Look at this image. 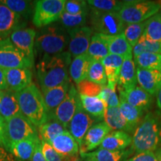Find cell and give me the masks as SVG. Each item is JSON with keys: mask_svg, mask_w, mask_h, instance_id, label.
<instances>
[{"mask_svg": "<svg viewBox=\"0 0 161 161\" xmlns=\"http://www.w3.org/2000/svg\"><path fill=\"white\" fill-rule=\"evenodd\" d=\"M69 52L56 55H43L37 65V76L42 90L55 87L69 80L72 62Z\"/></svg>", "mask_w": 161, "mask_h": 161, "instance_id": "obj_1", "label": "cell"}, {"mask_svg": "<svg viewBox=\"0 0 161 161\" xmlns=\"http://www.w3.org/2000/svg\"><path fill=\"white\" fill-rule=\"evenodd\" d=\"M132 149L137 153L154 152L161 146V117L149 112L144 116L132 136Z\"/></svg>", "mask_w": 161, "mask_h": 161, "instance_id": "obj_2", "label": "cell"}, {"mask_svg": "<svg viewBox=\"0 0 161 161\" xmlns=\"http://www.w3.org/2000/svg\"><path fill=\"white\" fill-rule=\"evenodd\" d=\"M20 111L24 116L37 128L45 123L49 114L44 103L43 95L35 84L16 92Z\"/></svg>", "mask_w": 161, "mask_h": 161, "instance_id": "obj_3", "label": "cell"}, {"mask_svg": "<svg viewBox=\"0 0 161 161\" xmlns=\"http://www.w3.org/2000/svg\"><path fill=\"white\" fill-rule=\"evenodd\" d=\"M69 43L68 31L60 24H51L41 28L36 35V48L43 55H53L64 52Z\"/></svg>", "mask_w": 161, "mask_h": 161, "instance_id": "obj_4", "label": "cell"}, {"mask_svg": "<svg viewBox=\"0 0 161 161\" xmlns=\"http://www.w3.org/2000/svg\"><path fill=\"white\" fill-rule=\"evenodd\" d=\"M5 147L8 151L14 143L29 138L39 137L36 126L23 114H18L5 121Z\"/></svg>", "mask_w": 161, "mask_h": 161, "instance_id": "obj_5", "label": "cell"}, {"mask_svg": "<svg viewBox=\"0 0 161 161\" xmlns=\"http://www.w3.org/2000/svg\"><path fill=\"white\" fill-rule=\"evenodd\" d=\"M160 8V4L155 2L125 1L118 13L125 24L138 23L146 21L157 14Z\"/></svg>", "mask_w": 161, "mask_h": 161, "instance_id": "obj_6", "label": "cell"}, {"mask_svg": "<svg viewBox=\"0 0 161 161\" xmlns=\"http://www.w3.org/2000/svg\"><path fill=\"white\" fill-rule=\"evenodd\" d=\"M90 21L92 31L104 35H116L123 33L125 24L118 12L101 11L90 8Z\"/></svg>", "mask_w": 161, "mask_h": 161, "instance_id": "obj_7", "label": "cell"}, {"mask_svg": "<svg viewBox=\"0 0 161 161\" xmlns=\"http://www.w3.org/2000/svg\"><path fill=\"white\" fill-rule=\"evenodd\" d=\"M65 0H39L35 1L34 11V25L43 28L59 20L64 12Z\"/></svg>", "mask_w": 161, "mask_h": 161, "instance_id": "obj_8", "label": "cell"}, {"mask_svg": "<svg viewBox=\"0 0 161 161\" xmlns=\"http://www.w3.org/2000/svg\"><path fill=\"white\" fill-rule=\"evenodd\" d=\"M79 102L80 96L78 90L73 84L70 83L69 90L64 100L49 115L53 116L67 129L70 121L75 115Z\"/></svg>", "mask_w": 161, "mask_h": 161, "instance_id": "obj_9", "label": "cell"}, {"mask_svg": "<svg viewBox=\"0 0 161 161\" xmlns=\"http://www.w3.org/2000/svg\"><path fill=\"white\" fill-rule=\"evenodd\" d=\"M32 62L23 52L18 50L12 44L0 47V68L4 70L25 68L30 69Z\"/></svg>", "mask_w": 161, "mask_h": 161, "instance_id": "obj_10", "label": "cell"}, {"mask_svg": "<svg viewBox=\"0 0 161 161\" xmlns=\"http://www.w3.org/2000/svg\"><path fill=\"white\" fill-rule=\"evenodd\" d=\"M95 122L96 121L84 110L80 101L75 115L73 116L68 126L69 132L78 142L79 148L83 142L86 132L93 125Z\"/></svg>", "mask_w": 161, "mask_h": 161, "instance_id": "obj_11", "label": "cell"}, {"mask_svg": "<svg viewBox=\"0 0 161 161\" xmlns=\"http://www.w3.org/2000/svg\"><path fill=\"white\" fill-rule=\"evenodd\" d=\"M37 33L33 29L20 28L10 35L12 45L23 52L32 62L35 60V45Z\"/></svg>", "mask_w": 161, "mask_h": 161, "instance_id": "obj_12", "label": "cell"}, {"mask_svg": "<svg viewBox=\"0 0 161 161\" xmlns=\"http://www.w3.org/2000/svg\"><path fill=\"white\" fill-rule=\"evenodd\" d=\"M92 31V28L85 25L68 30L69 37V52L72 56L75 58L87 52Z\"/></svg>", "mask_w": 161, "mask_h": 161, "instance_id": "obj_13", "label": "cell"}, {"mask_svg": "<svg viewBox=\"0 0 161 161\" xmlns=\"http://www.w3.org/2000/svg\"><path fill=\"white\" fill-rule=\"evenodd\" d=\"M110 130L111 129L104 122H100L93 125L86 132L83 142L80 146L79 151L80 155L96 149L100 146Z\"/></svg>", "mask_w": 161, "mask_h": 161, "instance_id": "obj_14", "label": "cell"}, {"mask_svg": "<svg viewBox=\"0 0 161 161\" xmlns=\"http://www.w3.org/2000/svg\"><path fill=\"white\" fill-rule=\"evenodd\" d=\"M8 90L18 92L32 84V73L30 69L19 68L5 70Z\"/></svg>", "mask_w": 161, "mask_h": 161, "instance_id": "obj_15", "label": "cell"}, {"mask_svg": "<svg viewBox=\"0 0 161 161\" xmlns=\"http://www.w3.org/2000/svg\"><path fill=\"white\" fill-rule=\"evenodd\" d=\"M137 83L150 95H156L161 88V72L136 66Z\"/></svg>", "mask_w": 161, "mask_h": 161, "instance_id": "obj_16", "label": "cell"}, {"mask_svg": "<svg viewBox=\"0 0 161 161\" xmlns=\"http://www.w3.org/2000/svg\"><path fill=\"white\" fill-rule=\"evenodd\" d=\"M119 98L143 111L149 109L153 102L152 96L137 86L128 91H119Z\"/></svg>", "mask_w": 161, "mask_h": 161, "instance_id": "obj_17", "label": "cell"}, {"mask_svg": "<svg viewBox=\"0 0 161 161\" xmlns=\"http://www.w3.org/2000/svg\"><path fill=\"white\" fill-rule=\"evenodd\" d=\"M23 24L21 17L19 16L7 6L0 3V36L9 37L14 31L20 29Z\"/></svg>", "mask_w": 161, "mask_h": 161, "instance_id": "obj_18", "label": "cell"}, {"mask_svg": "<svg viewBox=\"0 0 161 161\" xmlns=\"http://www.w3.org/2000/svg\"><path fill=\"white\" fill-rule=\"evenodd\" d=\"M50 145L58 154L65 158L77 155L79 152L78 142L67 130L54 139Z\"/></svg>", "mask_w": 161, "mask_h": 161, "instance_id": "obj_19", "label": "cell"}, {"mask_svg": "<svg viewBox=\"0 0 161 161\" xmlns=\"http://www.w3.org/2000/svg\"><path fill=\"white\" fill-rule=\"evenodd\" d=\"M124 59L121 56L109 54L103 58L101 62L104 68L105 75L108 80L107 86L111 90H116L119 76L121 67Z\"/></svg>", "mask_w": 161, "mask_h": 161, "instance_id": "obj_20", "label": "cell"}, {"mask_svg": "<svg viewBox=\"0 0 161 161\" xmlns=\"http://www.w3.org/2000/svg\"><path fill=\"white\" fill-rule=\"evenodd\" d=\"M137 84L136 66L132 58L124 59L117 83L119 91H128Z\"/></svg>", "mask_w": 161, "mask_h": 161, "instance_id": "obj_21", "label": "cell"}, {"mask_svg": "<svg viewBox=\"0 0 161 161\" xmlns=\"http://www.w3.org/2000/svg\"><path fill=\"white\" fill-rule=\"evenodd\" d=\"M70 85V81L65 82L60 85L50 89L42 90L44 103L49 114L53 112L65 98Z\"/></svg>", "mask_w": 161, "mask_h": 161, "instance_id": "obj_22", "label": "cell"}, {"mask_svg": "<svg viewBox=\"0 0 161 161\" xmlns=\"http://www.w3.org/2000/svg\"><path fill=\"white\" fill-rule=\"evenodd\" d=\"M132 137L127 132L114 130L105 136L100 148L109 151H123L131 144Z\"/></svg>", "mask_w": 161, "mask_h": 161, "instance_id": "obj_23", "label": "cell"}, {"mask_svg": "<svg viewBox=\"0 0 161 161\" xmlns=\"http://www.w3.org/2000/svg\"><path fill=\"white\" fill-rule=\"evenodd\" d=\"M109 54L121 56L123 59L133 58V49L127 41L124 34L116 35H106Z\"/></svg>", "mask_w": 161, "mask_h": 161, "instance_id": "obj_24", "label": "cell"}, {"mask_svg": "<svg viewBox=\"0 0 161 161\" xmlns=\"http://www.w3.org/2000/svg\"><path fill=\"white\" fill-rule=\"evenodd\" d=\"M92 60L91 58L86 53L77 56L72 59L69 68V73L76 84L86 79Z\"/></svg>", "mask_w": 161, "mask_h": 161, "instance_id": "obj_25", "label": "cell"}, {"mask_svg": "<svg viewBox=\"0 0 161 161\" xmlns=\"http://www.w3.org/2000/svg\"><path fill=\"white\" fill-rule=\"evenodd\" d=\"M17 93L11 90H2L0 115L5 121L18 114H21Z\"/></svg>", "mask_w": 161, "mask_h": 161, "instance_id": "obj_26", "label": "cell"}, {"mask_svg": "<svg viewBox=\"0 0 161 161\" xmlns=\"http://www.w3.org/2000/svg\"><path fill=\"white\" fill-rule=\"evenodd\" d=\"M80 101L84 110L96 122H100L104 119V114L107 106L102 99L98 96L90 97V96H80Z\"/></svg>", "mask_w": 161, "mask_h": 161, "instance_id": "obj_27", "label": "cell"}, {"mask_svg": "<svg viewBox=\"0 0 161 161\" xmlns=\"http://www.w3.org/2000/svg\"><path fill=\"white\" fill-rule=\"evenodd\" d=\"M40 140V137L29 138L21 140L12 145L9 152L21 160H31L36 145Z\"/></svg>", "mask_w": 161, "mask_h": 161, "instance_id": "obj_28", "label": "cell"}, {"mask_svg": "<svg viewBox=\"0 0 161 161\" xmlns=\"http://www.w3.org/2000/svg\"><path fill=\"white\" fill-rule=\"evenodd\" d=\"M66 129L53 116L49 115V119L45 123L38 127V135L41 141L51 144L54 139L64 133Z\"/></svg>", "mask_w": 161, "mask_h": 161, "instance_id": "obj_29", "label": "cell"}, {"mask_svg": "<svg viewBox=\"0 0 161 161\" xmlns=\"http://www.w3.org/2000/svg\"><path fill=\"white\" fill-rule=\"evenodd\" d=\"M104 122L111 130H122L125 132H131L130 128L125 119L123 117L119 107L109 108L107 107L104 114Z\"/></svg>", "mask_w": 161, "mask_h": 161, "instance_id": "obj_30", "label": "cell"}, {"mask_svg": "<svg viewBox=\"0 0 161 161\" xmlns=\"http://www.w3.org/2000/svg\"><path fill=\"white\" fill-rule=\"evenodd\" d=\"M86 54L91 58L92 60L100 61L109 55L106 35L94 33L91 37Z\"/></svg>", "mask_w": 161, "mask_h": 161, "instance_id": "obj_31", "label": "cell"}, {"mask_svg": "<svg viewBox=\"0 0 161 161\" xmlns=\"http://www.w3.org/2000/svg\"><path fill=\"white\" fill-rule=\"evenodd\" d=\"M125 151H109L99 148L93 152H88L80 155L85 161H121L126 155Z\"/></svg>", "mask_w": 161, "mask_h": 161, "instance_id": "obj_32", "label": "cell"}, {"mask_svg": "<svg viewBox=\"0 0 161 161\" xmlns=\"http://www.w3.org/2000/svg\"><path fill=\"white\" fill-rule=\"evenodd\" d=\"M119 102L120 103L119 108L122 116L125 119L130 128L133 130H136L141 121L142 120L144 111L140 108H137L131 105V104H128L123 99L119 98Z\"/></svg>", "mask_w": 161, "mask_h": 161, "instance_id": "obj_33", "label": "cell"}, {"mask_svg": "<svg viewBox=\"0 0 161 161\" xmlns=\"http://www.w3.org/2000/svg\"><path fill=\"white\" fill-rule=\"evenodd\" d=\"M0 3L7 6L10 10L25 19H28L34 14L35 2L25 0H1Z\"/></svg>", "mask_w": 161, "mask_h": 161, "instance_id": "obj_34", "label": "cell"}, {"mask_svg": "<svg viewBox=\"0 0 161 161\" xmlns=\"http://www.w3.org/2000/svg\"><path fill=\"white\" fill-rule=\"evenodd\" d=\"M134 61L135 66L138 67L161 72V54L142 53L137 57L134 58Z\"/></svg>", "mask_w": 161, "mask_h": 161, "instance_id": "obj_35", "label": "cell"}, {"mask_svg": "<svg viewBox=\"0 0 161 161\" xmlns=\"http://www.w3.org/2000/svg\"><path fill=\"white\" fill-rule=\"evenodd\" d=\"M146 52L161 54V42L151 40L142 34L138 43L133 48V56L134 58L137 57L140 54Z\"/></svg>", "mask_w": 161, "mask_h": 161, "instance_id": "obj_36", "label": "cell"}, {"mask_svg": "<svg viewBox=\"0 0 161 161\" xmlns=\"http://www.w3.org/2000/svg\"><path fill=\"white\" fill-rule=\"evenodd\" d=\"M89 13H82L78 14H70L64 11L60 16L59 22L64 28L67 30L76 29L84 26L86 22V17Z\"/></svg>", "mask_w": 161, "mask_h": 161, "instance_id": "obj_37", "label": "cell"}, {"mask_svg": "<svg viewBox=\"0 0 161 161\" xmlns=\"http://www.w3.org/2000/svg\"><path fill=\"white\" fill-rule=\"evenodd\" d=\"M147 24L146 21L138 23H131L127 24L125 27L123 34L125 37L127 41L131 46L132 49L138 43L139 40L144 33Z\"/></svg>", "mask_w": 161, "mask_h": 161, "instance_id": "obj_38", "label": "cell"}, {"mask_svg": "<svg viewBox=\"0 0 161 161\" xmlns=\"http://www.w3.org/2000/svg\"><path fill=\"white\" fill-rule=\"evenodd\" d=\"M143 35L153 41L161 42V13H158L147 20Z\"/></svg>", "mask_w": 161, "mask_h": 161, "instance_id": "obj_39", "label": "cell"}, {"mask_svg": "<svg viewBox=\"0 0 161 161\" xmlns=\"http://www.w3.org/2000/svg\"><path fill=\"white\" fill-rule=\"evenodd\" d=\"M86 79L100 85H107L108 80L105 75L104 68L100 60H92Z\"/></svg>", "mask_w": 161, "mask_h": 161, "instance_id": "obj_40", "label": "cell"}, {"mask_svg": "<svg viewBox=\"0 0 161 161\" xmlns=\"http://www.w3.org/2000/svg\"><path fill=\"white\" fill-rule=\"evenodd\" d=\"M125 1L116 0H88L86 1L90 8L101 11L119 12L123 7Z\"/></svg>", "mask_w": 161, "mask_h": 161, "instance_id": "obj_41", "label": "cell"}, {"mask_svg": "<svg viewBox=\"0 0 161 161\" xmlns=\"http://www.w3.org/2000/svg\"><path fill=\"white\" fill-rule=\"evenodd\" d=\"M103 85L96 84L94 82L85 79L77 84V90L80 96L95 97L98 96L102 91Z\"/></svg>", "mask_w": 161, "mask_h": 161, "instance_id": "obj_42", "label": "cell"}, {"mask_svg": "<svg viewBox=\"0 0 161 161\" xmlns=\"http://www.w3.org/2000/svg\"><path fill=\"white\" fill-rule=\"evenodd\" d=\"M89 9L86 1L69 0L65 1L64 11L70 14H78L82 13H89Z\"/></svg>", "mask_w": 161, "mask_h": 161, "instance_id": "obj_43", "label": "cell"}, {"mask_svg": "<svg viewBox=\"0 0 161 161\" xmlns=\"http://www.w3.org/2000/svg\"><path fill=\"white\" fill-rule=\"evenodd\" d=\"M98 97L103 101L107 107L115 108L119 106V98L118 97L116 90H111L107 85L103 86V88Z\"/></svg>", "mask_w": 161, "mask_h": 161, "instance_id": "obj_44", "label": "cell"}, {"mask_svg": "<svg viewBox=\"0 0 161 161\" xmlns=\"http://www.w3.org/2000/svg\"><path fill=\"white\" fill-rule=\"evenodd\" d=\"M42 151L46 161H66V158L56 152L53 147L45 141H41Z\"/></svg>", "mask_w": 161, "mask_h": 161, "instance_id": "obj_45", "label": "cell"}, {"mask_svg": "<svg viewBox=\"0 0 161 161\" xmlns=\"http://www.w3.org/2000/svg\"><path fill=\"white\" fill-rule=\"evenodd\" d=\"M127 161H158L156 154L152 152H146L136 154Z\"/></svg>", "mask_w": 161, "mask_h": 161, "instance_id": "obj_46", "label": "cell"}, {"mask_svg": "<svg viewBox=\"0 0 161 161\" xmlns=\"http://www.w3.org/2000/svg\"><path fill=\"white\" fill-rule=\"evenodd\" d=\"M31 161H46L45 157L43 155V151H42L41 140H40L36 145L35 152L32 156Z\"/></svg>", "mask_w": 161, "mask_h": 161, "instance_id": "obj_47", "label": "cell"}, {"mask_svg": "<svg viewBox=\"0 0 161 161\" xmlns=\"http://www.w3.org/2000/svg\"><path fill=\"white\" fill-rule=\"evenodd\" d=\"M5 120L0 115V146L5 147Z\"/></svg>", "mask_w": 161, "mask_h": 161, "instance_id": "obj_48", "label": "cell"}, {"mask_svg": "<svg viewBox=\"0 0 161 161\" xmlns=\"http://www.w3.org/2000/svg\"><path fill=\"white\" fill-rule=\"evenodd\" d=\"M8 90V86L5 80V70L0 68V90Z\"/></svg>", "mask_w": 161, "mask_h": 161, "instance_id": "obj_49", "label": "cell"}, {"mask_svg": "<svg viewBox=\"0 0 161 161\" xmlns=\"http://www.w3.org/2000/svg\"><path fill=\"white\" fill-rule=\"evenodd\" d=\"M157 97V106H158V114L161 117V88L158 90V92L156 94Z\"/></svg>", "mask_w": 161, "mask_h": 161, "instance_id": "obj_50", "label": "cell"}, {"mask_svg": "<svg viewBox=\"0 0 161 161\" xmlns=\"http://www.w3.org/2000/svg\"><path fill=\"white\" fill-rule=\"evenodd\" d=\"M12 44L9 37H3L0 36V47Z\"/></svg>", "mask_w": 161, "mask_h": 161, "instance_id": "obj_51", "label": "cell"}, {"mask_svg": "<svg viewBox=\"0 0 161 161\" xmlns=\"http://www.w3.org/2000/svg\"><path fill=\"white\" fill-rule=\"evenodd\" d=\"M66 161H83V159L81 158V157H80L78 154L75 156L70 157V158H66Z\"/></svg>", "mask_w": 161, "mask_h": 161, "instance_id": "obj_52", "label": "cell"}, {"mask_svg": "<svg viewBox=\"0 0 161 161\" xmlns=\"http://www.w3.org/2000/svg\"><path fill=\"white\" fill-rule=\"evenodd\" d=\"M156 156L158 161H161V146L156 150Z\"/></svg>", "mask_w": 161, "mask_h": 161, "instance_id": "obj_53", "label": "cell"}, {"mask_svg": "<svg viewBox=\"0 0 161 161\" xmlns=\"http://www.w3.org/2000/svg\"><path fill=\"white\" fill-rule=\"evenodd\" d=\"M1 100H2V90H0V105H1Z\"/></svg>", "mask_w": 161, "mask_h": 161, "instance_id": "obj_54", "label": "cell"}]
</instances>
